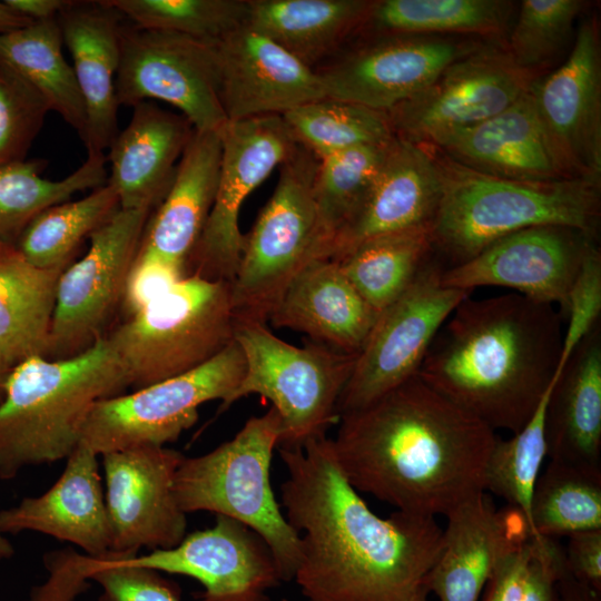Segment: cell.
I'll list each match as a JSON object with an SVG mask.
<instances>
[{"label": "cell", "instance_id": "cell-1", "mask_svg": "<svg viewBox=\"0 0 601 601\" xmlns=\"http://www.w3.org/2000/svg\"><path fill=\"white\" fill-rule=\"evenodd\" d=\"M280 506L300 540L294 580L307 601H413L436 561L435 518L374 513L341 470L326 435L278 447Z\"/></svg>", "mask_w": 601, "mask_h": 601}, {"label": "cell", "instance_id": "cell-2", "mask_svg": "<svg viewBox=\"0 0 601 601\" xmlns=\"http://www.w3.org/2000/svg\"><path fill=\"white\" fill-rule=\"evenodd\" d=\"M339 420L332 447L357 492L435 518L484 491L495 432L418 375Z\"/></svg>", "mask_w": 601, "mask_h": 601}, {"label": "cell", "instance_id": "cell-3", "mask_svg": "<svg viewBox=\"0 0 601 601\" xmlns=\"http://www.w3.org/2000/svg\"><path fill=\"white\" fill-rule=\"evenodd\" d=\"M561 321L553 305L518 293L470 295L437 332L417 375L494 432L516 433L555 377Z\"/></svg>", "mask_w": 601, "mask_h": 601}, {"label": "cell", "instance_id": "cell-4", "mask_svg": "<svg viewBox=\"0 0 601 601\" xmlns=\"http://www.w3.org/2000/svg\"><path fill=\"white\" fill-rule=\"evenodd\" d=\"M127 387L106 336L69 358L31 356L16 364L0 401V479L66 460L80 445L93 405Z\"/></svg>", "mask_w": 601, "mask_h": 601}, {"label": "cell", "instance_id": "cell-5", "mask_svg": "<svg viewBox=\"0 0 601 601\" xmlns=\"http://www.w3.org/2000/svg\"><path fill=\"white\" fill-rule=\"evenodd\" d=\"M436 160L442 195L431 235L444 268L461 265L496 240L534 226H566L595 236L599 183L508 179L466 168L443 154Z\"/></svg>", "mask_w": 601, "mask_h": 601}, {"label": "cell", "instance_id": "cell-6", "mask_svg": "<svg viewBox=\"0 0 601 601\" xmlns=\"http://www.w3.org/2000/svg\"><path fill=\"white\" fill-rule=\"evenodd\" d=\"M282 421L272 406L253 416L229 441L199 456L181 460L174 482L184 513L208 511L237 520L269 545L283 582L294 580L300 540L287 522L269 479Z\"/></svg>", "mask_w": 601, "mask_h": 601}, {"label": "cell", "instance_id": "cell-7", "mask_svg": "<svg viewBox=\"0 0 601 601\" xmlns=\"http://www.w3.org/2000/svg\"><path fill=\"white\" fill-rule=\"evenodd\" d=\"M231 284L188 275L109 335L134 390L207 363L235 338Z\"/></svg>", "mask_w": 601, "mask_h": 601}, {"label": "cell", "instance_id": "cell-8", "mask_svg": "<svg viewBox=\"0 0 601 601\" xmlns=\"http://www.w3.org/2000/svg\"><path fill=\"white\" fill-rule=\"evenodd\" d=\"M234 338L245 358V373L227 410L242 397L259 394L272 402L282 421L277 447L303 446L326 435L338 418L337 403L357 354L317 342L294 346L275 336L265 323L236 319Z\"/></svg>", "mask_w": 601, "mask_h": 601}, {"label": "cell", "instance_id": "cell-9", "mask_svg": "<svg viewBox=\"0 0 601 601\" xmlns=\"http://www.w3.org/2000/svg\"><path fill=\"white\" fill-rule=\"evenodd\" d=\"M317 167L318 159L302 146L279 166L276 188L245 235L230 282L235 319L266 324L293 278L317 258Z\"/></svg>", "mask_w": 601, "mask_h": 601}, {"label": "cell", "instance_id": "cell-10", "mask_svg": "<svg viewBox=\"0 0 601 601\" xmlns=\"http://www.w3.org/2000/svg\"><path fill=\"white\" fill-rule=\"evenodd\" d=\"M244 373V354L234 339L190 372L98 401L86 420L80 445L97 455L136 446H165L197 422L201 404L220 400L223 405Z\"/></svg>", "mask_w": 601, "mask_h": 601}, {"label": "cell", "instance_id": "cell-11", "mask_svg": "<svg viewBox=\"0 0 601 601\" xmlns=\"http://www.w3.org/2000/svg\"><path fill=\"white\" fill-rule=\"evenodd\" d=\"M116 96L119 106L171 105L196 131H219L227 122L216 42L122 23Z\"/></svg>", "mask_w": 601, "mask_h": 601}, {"label": "cell", "instance_id": "cell-12", "mask_svg": "<svg viewBox=\"0 0 601 601\" xmlns=\"http://www.w3.org/2000/svg\"><path fill=\"white\" fill-rule=\"evenodd\" d=\"M443 269L439 259L432 257L412 285L378 314L339 396L338 418L418 374L437 332L472 294L442 285Z\"/></svg>", "mask_w": 601, "mask_h": 601}, {"label": "cell", "instance_id": "cell-13", "mask_svg": "<svg viewBox=\"0 0 601 601\" xmlns=\"http://www.w3.org/2000/svg\"><path fill=\"white\" fill-rule=\"evenodd\" d=\"M151 213L119 208L89 237L86 254L61 273L46 358L76 356L106 336Z\"/></svg>", "mask_w": 601, "mask_h": 601}, {"label": "cell", "instance_id": "cell-14", "mask_svg": "<svg viewBox=\"0 0 601 601\" xmlns=\"http://www.w3.org/2000/svg\"><path fill=\"white\" fill-rule=\"evenodd\" d=\"M219 134L221 165L217 193L186 273L231 282L245 240L239 229L242 205L299 145L284 118L277 115L227 121Z\"/></svg>", "mask_w": 601, "mask_h": 601}, {"label": "cell", "instance_id": "cell-15", "mask_svg": "<svg viewBox=\"0 0 601 601\" xmlns=\"http://www.w3.org/2000/svg\"><path fill=\"white\" fill-rule=\"evenodd\" d=\"M532 83L533 72L516 66L506 50L477 47L386 114L396 137L434 146L510 107Z\"/></svg>", "mask_w": 601, "mask_h": 601}, {"label": "cell", "instance_id": "cell-16", "mask_svg": "<svg viewBox=\"0 0 601 601\" xmlns=\"http://www.w3.org/2000/svg\"><path fill=\"white\" fill-rule=\"evenodd\" d=\"M552 156L564 178L599 183L601 51L597 20L582 21L564 62L530 88Z\"/></svg>", "mask_w": 601, "mask_h": 601}, {"label": "cell", "instance_id": "cell-17", "mask_svg": "<svg viewBox=\"0 0 601 601\" xmlns=\"http://www.w3.org/2000/svg\"><path fill=\"white\" fill-rule=\"evenodd\" d=\"M477 47L444 36L377 35L315 71L326 97L387 112Z\"/></svg>", "mask_w": 601, "mask_h": 601}, {"label": "cell", "instance_id": "cell-18", "mask_svg": "<svg viewBox=\"0 0 601 601\" xmlns=\"http://www.w3.org/2000/svg\"><path fill=\"white\" fill-rule=\"evenodd\" d=\"M101 456L111 548L136 553L165 550L186 536L187 519L174 482L184 454L166 446H136Z\"/></svg>", "mask_w": 601, "mask_h": 601}, {"label": "cell", "instance_id": "cell-19", "mask_svg": "<svg viewBox=\"0 0 601 601\" xmlns=\"http://www.w3.org/2000/svg\"><path fill=\"white\" fill-rule=\"evenodd\" d=\"M595 236L566 226H534L508 235L470 260L444 268L441 283L473 292L481 286L513 289L533 300L565 307L569 290Z\"/></svg>", "mask_w": 601, "mask_h": 601}, {"label": "cell", "instance_id": "cell-20", "mask_svg": "<svg viewBox=\"0 0 601 601\" xmlns=\"http://www.w3.org/2000/svg\"><path fill=\"white\" fill-rule=\"evenodd\" d=\"M121 562L196 579L204 590L194 601H270L282 581L266 541L247 525L225 515L215 524L186 534L170 549L125 553Z\"/></svg>", "mask_w": 601, "mask_h": 601}, {"label": "cell", "instance_id": "cell-21", "mask_svg": "<svg viewBox=\"0 0 601 601\" xmlns=\"http://www.w3.org/2000/svg\"><path fill=\"white\" fill-rule=\"evenodd\" d=\"M227 121L284 114L326 97L318 73L247 23L216 41Z\"/></svg>", "mask_w": 601, "mask_h": 601}, {"label": "cell", "instance_id": "cell-22", "mask_svg": "<svg viewBox=\"0 0 601 601\" xmlns=\"http://www.w3.org/2000/svg\"><path fill=\"white\" fill-rule=\"evenodd\" d=\"M441 195L435 154L423 144L395 137L372 186L321 258L335 260L373 237L431 227Z\"/></svg>", "mask_w": 601, "mask_h": 601}, {"label": "cell", "instance_id": "cell-23", "mask_svg": "<svg viewBox=\"0 0 601 601\" xmlns=\"http://www.w3.org/2000/svg\"><path fill=\"white\" fill-rule=\"evenodd\" d=\"M441 552L423 587L440 601H479L495 568L532 532L516 508L497 509L483 491L446 516Z\"/></svg>", "mask_w": 601, "mask_h": 601}, {"label": "cell", "instance_id": "cell-24", "mask_svg": "<svg viewBox=\"0 0 601 601\" xmlns=\"http://www.w3.org/2000/svg\"><path fill=\"white\" fill-rule=\"evenodd\" d=\"M98 456L79 445L45 493L0 511V532L33 531L70 542L90 556L110 552L111 540Z\"/></svg>", "mask_w": 601, "mask_h": 601}, {"label": "cell", "instance_id": "cell-25", "mask_svg": "<svg viewBox=\"0 0 601 601\" xmlns=\"http://www.w3.org/2000/svg\"><path fill=\"white\" fill-rule=\"evenodd\" d=\"M58 21L86 108L83 145L87 152L104 154L119 132L116 76L125 18L106 0L71 1Z\"/></svg>", "mask_w": 601, "mask_h": 601}, {"label": "cell", "instance_id": "cell-26", "mask_svg": "<svg viewBox=\"0 0 601 601\" xmlns=\"http://www.w3.org/2000/svg\"><path fill=\"white\" fill-rule=\"evenodd\" d=\"M132 108L129 124L109 147L107 184L121 209L152 210L167 194L195 130L183 115L152 101Z\"/></svg>", "mask_w": 601, "mask_h": 601}, {"label": "cell", "instance_id": "cell-27", "mask_svg": "<svg viewBox=\"0 0 601 601\" xmlns=\"http://www.w3.org/2000/svg\"><path fill=\"white\" fill-rule=\"evenodd\" d=\"M378 313L331 259L314 258L293 278L268 321L314 342L358 354Z\"/></svg>", "mask_w": 601, "mask_h": 601}, {"label": "cell", "instance_id": "cell-28", "mask_svg": "<svg viewBox=\"0 0 601 601\" xmlns=\"http://www.w3.org/2000/svg\"><path fill=\"white\" fill-rule=\"evenodd\" d=\"M434 147L451 160L494 177L565 179L552 156L530 90L501 112L445 136Z\"/></svg>", "mask_w": 601, "mask_h": 601}, {"label": "cell", "instance_id": "cell-29", "mask_svg": "<svg viewBox=\"0 0 601 601\" xmlns=\"http://www.w3.org/2000/svg\"><path fill=\"white\" fill-rule=\"evenodd\" d=\"M219 131H194L173 183L147 223L139 253L180 268L187 263L210 214L219 181Z\"/></svg>", "mask_w": 601, "mask_h": 601}, {"label": "cell", "instance_id": "cell-30", "mask_svg": "<svg viewBox=\"0 0 601 601\" xmlns=\"http://www.w3.org/2000/svg\"><path fill=\"white\" fill-rule=\"evenodd\" d=\"M546 456L601 472V325L574 348L545 410Z\"/></svg>", "mask_w": 601, "mask_h": 601}, {"label": "cell", "instance_id": "cell-31", "mask_svg": "<svg viewBox=\"0 0 601 601\" xmlns=\"http://www.w3.org/2000/svg\"><path fill=\"white\" fill-rule=\"evenodd\" d=\"M247 24L312 69L362 31L373 1L248 0Z\"/></svg>", "mask_w": 601, "mask_h": 601}, {"label": "cell", "instance_id": "cell-32", "mask_svg": "<svg viewBox=\"0 0 601 601\" xmlns=\"http://www.w3.org/2000/svg\"><path fill=\"white\" fill-rule=\"evenodd\" d=\"M66 267L39 268L0 243V353L16 364L46 354L57 286Z\"/></svg>", "mask_w": 601, "mask_h": 601}, {"label": "cell", "instance_id": "cell-33", "mask_svg": "<svg viewBox=\"0 0 601 601\" xmlns=\"http://www.w3.org/2000/svg\"><path fill=\"white\" fill-rule=\"evenodd\" d=\"M58 18L0 33V63L6 66L71 126L85 141L87 116L72 67L67 62Z\"/></svg>", "mask_w": 601, "mask_h": 601}, {"label": "cell", "instance_id": "cell-34", "mask_svg": "<svg viewBox=\"0 0 601 601\" xmlns=\"http://www.w3.org/2000/svg\"><path fill=\"white\" fill-rule=\"evenodd\" d=\"M433 255L431 227H420L364 240L334 262L380 314L412 285Z\"/></svg>", "mask_w": 601, "mask_h": 601}, {"label": "cell", "instance_id": "cell-35", "mask_svg": "<svg viewBox=\"0 0 601 601\" xmlns=\"http://www.w3.org/2000/svg\"><path fill=\"white\" fill-rule=\"evenodd\" d=\"M512 10V2L505 0H378L373 1L362 31L497 36L506 29Z\"/></svg>", "mask_w": 601, "mask_h": 601}, {"label": "cell", "instance_id": "cell-36", "mask_svg": "<svg viewBox=\"0 0 601 601\" xmlns=\"http://www.w3.org/2000/svg\"><path fill=\"white\" fill-rule=\"evenodd\" d=\"M105 154L87 152L82 165L60 180L41 177L47 162L23 160L0 167V243L16 244L43 210L107 184Z\"/></svg>", "mask_w": 601, "mask_h": 601}, {"label": "cell", "instance_id": "cell-37", "mask_svg": "<svg viewBox=\"0 0 601 601\" xmlns=\"http://www.w3.org/2000/svg\"><path fill=\"white\" fill-rule=\"evenodd\" d=\"M120 208L116 191L105 184L85 197L67 200L40 213L14 246L39 268L67 267L79 247Z\"/></svg>", "mask_w": 601, "mask_h": 601}, {"label": "cell", "instance_id": "cell-38", "mask_svg": "<svg viewBox=\"0 0 601 601\" xmlns=\"http://www.w3.org/2000/svg\"><path fill=\"white\" fill-rule=\"evenodd\" d=\"M532 536L601 529V472L549 460L531 500Z\"/></svg>", "mask_w": 601, "mask_h": 601}, {"label": "cell", "instance_id": "cell-39", "mask_svg": "<svg viewBox=\"0 0 601 601\" xmlns=\"http://www.w3.org/2000/svg\"><path fill=\"white\" fill-rule=\"evenodd\" d=\"M282 117L296 142L318 160L395 138L386 112L329 97L304 104Z\"/></svg>", "mask_w": 601, "mask_h": 601}, {"label": "cell", "instance_id": "cell-40", "mask_svg": "<svg viewBox=\"0 0 601 601\" xmlns=\"http://www.w3.org/2000/svg\"><path fill=\"white\" fill-rule=\"evenodd\" d=\"M393 140L349 148L318 160L313 186L318 231L317 258L323 256L336 231L372 186Z\"/></svg>", "mask_w": 601, "mask_h": 601}, {"label": "cell", "instance_id": "cell-41", "mask_svg": "<svg viewBox=\"0 0 601 601\" xmlns=\"http://www.w3.org/2000/svg\"><path fill=\"white\" fill-rule=\"evenodd\" d=\"M556 377L529 422L508 440L496 437L484 472V491L522 511L531 532L532 494L546 457L545 410Z\"/></svg>", "mask_w": 601, "mask_h": 601}, {"label": "cell", "instance_id": "cell-42", "mask_svg": "<svg viewBox=\"0 0 601 601\" xmlns=\"http://www.w3.org/2000/svg\"><path fill=\"white\" fill-rule=\"evenodd\" d=\"M132 24L216 42L248 19V0H106Z\"/></svg>", "mask_w": 601, "mask_h": 601}, {"label": "cell", "instance_id": "cell-43", "mask_svg": "<svg viewBox=\"0 0 601 601\" xmlns=\"http://www.w3.org/2000/svg\"><path fill=\"white\" fill-rule=\"evenodd\" d=\"M581 0H523L505 49L513 62L532 72L568 41L584 7Z\"/></svg>", "mask_w": 601, "mask_h": 601}, {"label": "cell", "instance_id": "cell-44", "mask_svg": "<svg viewBox=\"0 0 601 601\" xmlns=\"http://www.w3.org/2000/svg\"><path fill=\"white\" fill-rule=\"evenodd\" d=\"M49 111L31 86L0 63V167L26 160Z\"/></svg>", "mask_w": 601, "mask_h": 601}, {"label": "cell", "instance_id": "cell-45", "mask_svg": "<svg viewBox=\"0 0 601 601\" xmlns=\"http://www.w3.org/2000/svg\"><path fill=\"white\" fill-rule=\"evenodd\" d=\"M125 553L91 556L89 580L102 592L98 601H181L179 587L158 571L121 562Z\"/></svg>", "mask_w": 601, "mask_h": 601}, {"label": "cell", "instance_id": "cell-46", "mask_svg": "<svg viewBox=\"0 0 601 601\" xmlns=\"http://www.w3.org/2000/svg\"><path fill=\"white\" fill-rule=\"evenodd\" d=\"M600 317L601 253L595 243L584 256L561 314V318L568 324L563 331L562 351L555 375H560L578 344L600 325Z\"/></svg>", "mask_w": 601, "mask_h": 601}, {"label": "cell", "instance_id": "cell-47", "mask_svg": "<svg viewBox=\"0 0 601 601\" xmlns=\"http://www.w3.org/2000/svg\"><path fill=\"white\" fill-rule=\"evenodd\" d=\"M186 277L175 265L139 253L128 273L120 308L129 317Z\"/></svg>", "mask_w": 601, "mask_h": 601}, {"label": "cell", "instance_id": "cell-48", "mask_svg": "<svg viewBox=\"0 0 601 601\" xmlns=\"http://www.w3.org/2000/svg\"><path fill=\"white\" fill-rule=\"evenodd\" d=\"M43 563L50 575L24 601H73L88 589L90 555L66 548L47 552Z\"/></svg>", "mask_w": 601, "mask_h": 601}, {"label": "cell", "instance_id": "cell-49", "mask_svg": "<svg viewBox=\"0 0 601 601\" xmlns=\"http://www.w3.org/2000/svg\"><path fill=\"white\" fill-rule=\"evenodd\" d=\"M564 566V550L558 539L532 536V554L521 601H558L556 582Z\"/></svg>", "mask_w": 601, "mask_h": 601}, {"label": "cell", "instance_id": "cell-50", "mask_svg": "<svg viewBox=\"0 0 601 601\" xmlns=\"http://www.w3.org/2000/svg\"><path fill=\"white\" fill-rule=\"evenodd\" d=\"M563 550L566 571L577 581L601 594V529L568 535Z\"/></svg>", "mask_w": 601, "mask_h": 601}, {"label": "cell", "instance_id": "cell-51", "mask_svg": "<svg viewBox=\"0 0 601 601\" xmlns=\"http://www.w3.org/2000/svg\"><path fill=\"white\" fill-rule=\"evenodd\" d=\"M531 554L532 536L503 556L484 588L482 601H521Z\"/></svg>", "mask_w": 601, "mask_h": 601}, {"label": "cell", "instance_id": "cell-52", "mask_svg": "<svg viewBox=\"0 0 601 601\" xmlns=\"http://www.w3.org/2000/svg\"><path fill=\"white\" fill-rule=\"evenodd\" d=\"M13 11L36 22L56 19L70 0H3Z\"/></svg>", "mask_w": 601, "mask_h": 601}, {"label": "cell", "instance_id": "cell-53", "mask_svg": "<svg viewBox=\"0 0 601 601\" xmlns=\"http://www.w3.org/2000/svg\"><path fill=\"white\" fill-rule=\"evenodd\" d=\"M556 590L561 601H601V594L577 581L565 566L558 579Z\"/></svg>", "mask_w": 601, "mask_h": 601}, {"label": "cell", "instance_id": "cell-54", "mask_svg": "<svg viewBox=\"0 0 601 601\" xmlns=\"http://www.w3.org/2000/svg\"><path fill=\"white\" fill-rule=\"evenodd\" d=\"M31 20L13 11L4 1H0V33L30 24Z\"/></svg>", "mask_w": 601, "mask_h": 601}, {"label": "cell", "instance_id": "cell-55", "mask_svg": "<svg viewBox=\"0 0 601 601\" xmlns=\"http://www.w3.org/2000/svg\"><path fill=\"white\" fill-rule=\"evenodd\" d=\"M14 554V548L6 536L0 532V561L10 559Z\"/></svg>", "mask_w": 601, "mask_h": 601}, {"label": "cell", "instance_id": "cell-56", "mask_svg": "<svg viewBox=\"0 0 601 601\" xmlns=\"http://www.w3.org/2000/svg\"><path fill=\"white\" fill-rule=\"evenodd\" d=\"M12 367L7 363L2 354L0 353V401L3 396V385L4 381Z\"/></svg>", "mask_w": 601, "mask_h": 601}, {"label": "cell", "instance_id": "cell-57", "mask_svg": "<svg viewBox=\"0 0 601 601\" xmlns=\"http://www.w3.org/2000/svg\"><path fill=\"white\" fill-rule=\"evenodd\" d=\"M428 592L424 587L420 589L413 601H427Z\"/></svg>", "mask_w": 601, "mask_h": 601}, {"label": "cell", "instance_id": "cell-58", "mask_svg": "<svg viewBox=\"0 0 601 601\" xmlns=\"http://www.w3.org/2000/svg\"><path fill=\"white\" fill-rule=\"evenodd\" d=\"M282 601H292V600H288V599H283Z\"/></svg>", "mask_w": 601, "mask_h": 601}]
</instances>
